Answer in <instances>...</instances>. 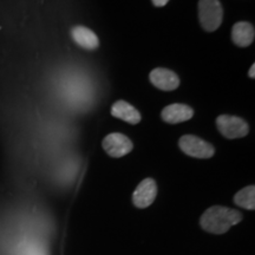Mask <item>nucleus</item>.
<instances>
[{"label": "nucleus", "instance_id": "nucleus-1", "mask_svg": "<svg viewBox=\"0 0 255 255\" xmlns=\"http://www.w3.org/2000/svg\"><path fill=\"white\" fill-rule=\"evenodd\" d=\"M242 220V214L237 209L222 206H213L201 216V227L213 234H223L232 226L238 225Z\"/></svg>", "mask_w": 255, "mask_h": 255}, {"label": "nucleus", "instance_id": "nucleus-2", "mask_svg": "<svg viewBox=\"0 0 255 255\" xmlns=\"http://www.w3.org/2000/svg\"><path fill=\"white\" fill-rule=\"evenodd\" d=\"M199 18L201 26L206 31L218 30L223 19V9L220 0H200Z\"/></svg>", "mask_w": 255, "mask_h": 255}, {"label": "nucleus", "instance_id": "nucleus-3", "mask_svg": "<svg viewBox=\"0 0 255 255\" xmlns=\"http://www.w3.org/2000/svg\"><path fill=\"white\" fill-rule=\"evenodd\" d=\"M178 146L184 154L195 158H210L215 154L214 146L194 135H184L181 137Z\"/></svg>", "mask_w": 255, "mask_h": 255}, {"label": "nucleus", "instance_id": "nucleus-4", "mask_svg": "<svg viewBox=\"0 0 255 255\" xmlns=\"http://www.w3.org/2000/svg\"><path fill=\"white\" fill-rule=\"evenodd\" d=\"M216 127L219 131L228 139L241 138L250 131V127L245 120L237 116L221 115L216 119Z\"/></svg>", "mask_w": 255, "mask_h": 255}, {"label": "nucleus", "instance_id": "nucleus-5", "mask_svg": "<svg viewBox=\"0 0 255 255\" xmlns=\"http://www.w3.org/2000/svg\"><path fill=\"white\" fill-rule=\"evenodd\" d=\"M102 145H103L105 152L115 158L123 157V156L129 154L133 148V144L130 141V138H128L126 135L121 132L109 133L103 139Z\"/></svg>", "mask_w": 255, "mask_h": 255}, {"label": "nucleus", "instance_id": "nucleus-6", "mask_svg": "<svg viewBox=\"0 0 255 255\" xmlns=\"http://www.w3.org/2000/svg\"><path fill=\"white\" fill-rule=\"evenodd\" d=\"M157 195V186L152 178H144L133 191L132 201L137 208H146L152 205Z\"/></svg>", "mask_w": 255, "mask_h": 255}, {"label": "nucleus", "instance_id": "nucleus-7", "mask_svg": "<svg viewBox=\"0 0 255 255\" xmlns=\"http://www.w3.org/2000/svg\"><path fill=\"white\" fill-rule=\"evenodd\" d=\"M149 79L159 90L173 91L180 87V78L176 73L168 69L157 68L152 70L149 75Z\"/></svg>", "mask_w": 255, "mask_h": 255}, {"label": "nucleus", "instance_id": "nucleus-8", "mask_svg": "<svg viewBox=\"0 0 255 255\" xmlns=\"http://www.w3.org/2000/svg\"><path fill=\"white\" fill-rule=\"evenodd\" d=\"M194 116V110L189 105L174 103L162 110V120L170 124H177L189 121Z\"/></svg>", "mask_w": 255, "mask_h": 255}, {"label": "nucleus", "instance_id": "nucleus-9", "mask_svg": "<svg viewBox=\"0 0 255 255\" xmlns=\"http://www.w3.org/2000/svg\"><path fill=\"white\" fill-rule=\"evenodd\" d=\"M71 37L78 46L85 50L92 51L100 46V39H98L97 34L90 30V28L82 26V25H77V26L72 27Z\"/></svg>", "mask_w": 255, "mask_h": 255}, {"label": "nucleus", "instance_id": "nucleus-10", "mask_svg": "<svg viewBox=\"0 0 255 255\" xmlns=\"http://www.w3.org/2000/svg\"><path fill=\"white\" fill-rule=\"evenodd\" d=\"M111 115L116 119L122 120L130 124H138L141 122V114L138 113V110L130 103L122 100L115 102L113 104Z\"/></svg>", "mask_w": 255, "mask_h": 255}, {"label": "nucleus", "instance_id": "nucleus-11", "mask_svg": "<svg viewBox=\"0 0 255 255\" xmlns=\"http://www.w3.org/2000/svg\"><path fill=\"white\" fill-rule=\"evenodd\" d=\"M255 37L254 26L247 21H239L232 28V40L235 45L247 47L253 43Z\"/></svg>", "mask_w": 255, "mask_h": 255}, {"label": "nucleus", "instance_id": "nucleus-12", "mask_svg": "<svg viewBox=\"0 0 255 255\" xmlns=\"http://www.w3.org/2000/svg\"><path fill=\"white\" fill-rule=\"evenodd\" d=\"M235 205L248 210L255 209V187L248 186L240 191H238L234 196Z\"/></svg>", "mask_w": 255, "mask_h": 255}, {"label": "nucleus", "instance_id": "nucleus-13", "mask_svg": "<svg viewBox=\"0 0 255 255\" xmlns=\"http://www.w3.org/2000/svg\"><path fill=\"white\" fill-rule=\"evenodd\" d=\"M169 0H152V4H154L156 7H163L168 4Z\"/></svg>", "mask_w": 255, "mask_h": 255}, {"label": "nucleus", "instance_id": "nucleus-14", "mask_svg": "<svg viewBox=\"0 0 255 255\" xmlns=\"http://www.w3.org/2000/svg\"><path fill=\"white\" fill-rule=\"evenodd\" d=\"M248 76H250L251 78H254L255 77V64H253V65L251 66L250 72H248Z\"/></svg>", "mask_w": 255, "mask_h": 255}]
</instances>
